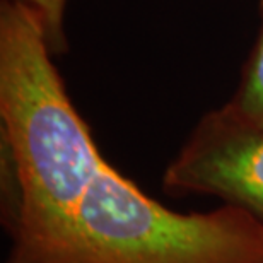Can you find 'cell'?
I'll return each mask as SVG.
<instances>
[{"mask_svg":"<svg viewBox=\"0 0 263 263\" xmlns=\"http://www.w3.org/2000/svg\"><path fill=\"white\" fill-rule=\"evenodd\" d=\"M57 263H263V220L231 203L173 212L104 162Z\"/></svg>","mask_w":263,"mask_h":263,"instance_id":"2","label":"cell"},{"mask_svg":"<svg viewBox=\"0 0 263 263\" xmlns=\"http://www.w3.org/2000/svg\"><path fill=\"white\" fill-rule=\"evenodd\" d=\"M251 122L263 125V24L234 101L231 103Z\"/></svg>","mask_w":263,"mask_h":263,"instance_id":"4","label":"cell"},{"mask_svg":"<svg viewBox=\"0 0 263 263\" xmlns=\"http://www.w3.org/2000/svg\"><path fill=\"white\" fill-rule=\"evenodd\" d=\"M164 183L170 190L222 197L263 220V125L233 104L209 113Z\"/></svg>","mask_w":263,"mask_h":263,"instance_id":"3","label":"cell"},{"mask_svg":"<svg viewBox=\"0 0 263 263\" xmlns=\"http://www.w3.org/2000/svg\"><path fill=\"white\" fill-rule=\"evenodd\" d=\"M15 4H23L26 7L33 9L43 19L46 36L51 51L64 50V10L65 0H10Z\"/></svg>","mask_w":263,"mask_h":263,"instance_id":"5","label":"cell"},{"mask_svg":"<svg viewBox=\"0 0 263 263\" xmlns=\"http://www.w3.org/2000/svg\"><path fill=\"white\" fill-rule=\"evenodd\" d=\"M43 19L0 5V117L17 188V263H57L104 161L50 60Z\"/></svg>","mask_w":263,"mask_h":263,"instance_id":"1","label":"cell"}]
</instances>
